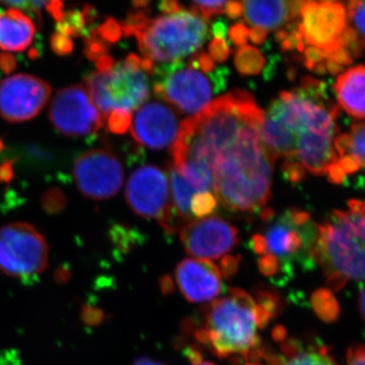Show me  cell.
I'll list each match as a JSON object with an SVG mask.
<instances>
[{
  "label": "cell",
  "instance_id": "cell-1",
  "mask_svg": "<svg viewBox=\"0 0 365 365\" xmlns=\"http://www.w3.org/2000/svg\"><path fill=\"white\" fill-rule=\"evenodd\" d=\"M262 117L264 112L248 91H232L216 98L181 124L170 150L175 169L199 193L212 191L211 160L234 143L247 125Z\"/></svg>",
  "mask_w": 365,
  "mask_h": 365
},
{
  "label": "cell",
  "instance_id": "cell-2",
  "mask_svg": "<svg viewBox=\"0 0 365 365\" xmlns=\"http://www.w3.org/2000/svg\"><path fill=\"white\" fill-rule=\"evenodd\" d=\"M264 117L245 127L239 137L212 158V192L232 212H255L268 202L274 158L262 139Z\"/></svg>",
  "mask_w": 365,
  "mask_h": 365
},
{
  "label": "cell",
  "instance_id": "cell-3",
  "mask_svg": "<svg viewBox=\"0 0 365 365\" xmlns=\"http://www.w3.org/2000/svg\"><path fill=\"white\" fill-rule=\"evenodd\" d=\"M339 112L329 101L326 83L304 76L299 88L280 93L264 113L262 139L275 158L294 160L299 137L309 132L337 134Z\"/></svg>",
  "mask_w": 365,
  "mask_h": 365
},
{
  "label": "cell",
  "instance_id": "cell-4",
  "mask_svg": "<svg viewBox=\"0 0 365 365\" xmlns=\"http://www.w3.org/2000/svg\"><path fill=\"white\" fill-rule=\"evenodd\" d=\"M277 312L270 300L253 299L245 290L230 288L227 297L213 300L204 309L202 324L194 335L215 356L247 361L261 347L258 331Z\"/></svg>",
  "mask_w": 365,
  "mask_h": 365
},
{
  "label": "cell",
  "instance_id": "cell-5",
  "mask_svg": "<svg viewBox=\"0 0 365 365\" xmlns=\"http://www.w3.org/2000/svg\"><path fill=\"white\" fill-rule=\"evenodd\" d=\"M265 225L252 237V248L258 256L260 272L267 277H292L297 271L316 265L314 246L318 225L306 211L292 208L275 216L272 209H263Z\"/></svg>",
  "mask_w": 365,
  "mask_h": 365
},
{
  "label": "cell",
  "instance_id": "cell-6",
  "mask_svg": "<svg viewBox=\"0 0 365 365\" xmlns=\"http://www.w3.org/2000/svg\"><path fill=\"white\" fill-rule=\"evenodd\" d=\"M349 210H335L318 225L314 246L316 265L325 274L327 285L335 292L350 280L364 278V202L351 199Z\"/></svg>",
  "mask_w": 365,
  "mask_h": 365
},
{
  "label": "cell",
  "instance_id": "cell-7",
  "mask_svg": "<svg viewBox=\"0 0 365 365\" xmlns=\"http://www.w3.org/2000/svg\"><path fill=\"white\" fill-rule=\"evenodd\" d=\"M121 25L122 33L134 36L143 58L165 63L198 51L209 39L207 21L199 14L181 11L151 19L148 7H134Z\"/></svg>",
  "mask_w": 365,
  "mask_h": 365
},
{
  "label": "cell",
  "instance_id": "cell-8",
  "mask_svg": "<svg viewBox=\"0 0 365 365\" xmlns=\"http://www.w3.org/2000/svg\"><path fill=\"white\" fill-rule=\"evenodd\" d=\"M155 64L136 54L113 63L105 71L88 74V95L103 117L121 110L131 113L150 97V76Z\"/></svg>",
  "mask_w": 365,
  "mask_h": 365
},
{
  "label": "cell",
  "instance_id": "cell-9",
  "mask_svg": "<svg viewBox=\"0 0 365 365\" xmlns=\"http://www.w3.org/2000/svg\"><path fill=\"white\" fill-rule=\"evenodd\" d=\"M153 76L157 97L184 114H198L207 107L213 93L225 88L228 69L222 67L207 76L198 69L185 67V62L177 60L155 66Z\"/></svg>",
  "mask_w": 365,
  "mask_h": 365
},
{
  "label": "cell",
  "instance_id": "cell-10",
  "mask_svg": "<svg viewBox=\"0 0 365 365\" xmlns=\"http://www.w3.org/2000/svg\"><path fill=\"white\" fill-rule=\"evenodd\" d=\"M49 249L44 235L26 222L0 227V271L9 277L32 281L44 272Z\"/></svg>",
  "mask_w": 365,
  "mask_h": 365
},
{
  "label": "cell",
  "instance_id": "cell-11",
  "mask_svg": "<svg viewBox=\"0 0 365 365\" xmlns=\"http://www.w3.org/2000/svg\"><path fill=\"white\" fill-rule=\"evenodd\" d=\"M125 197L134 213L157 220L167 234L180 230L170 203L168 178L157 165H144L134 170L127 182Z\"/></svg>",
  "mask_w": 365,
  "mask_h": 365
},
{
  "label": "cell",
  "instance_id": "cell-12",
  "mask_svg": "<svg viewBox=\"0 0 365 365\" xmlns=\"http://www.w3.org/2000/svg\"><path fill=\"white\" fill-rule=\"evenodd\" d=\"M73 179L83 195L93 200H105L116 195L121 188L123 165L114 151L95 148L76 158Z\"/></svg>",
  "mask_w": 365,
  "mask_h": 365
},
{
  "label": "cell",
  "instance_id": "cell-13",
  "mask_svg": "<svg viewBox=\"0 0 365 365\" xmlns=\"http://www.w3.org/2000/svg\"><path fill=\"white\" fill-rule=\"evenodd\" d=\"M53 126L68 137L91 135L102 128L104 117L88 95L86 86L62 88L52 101L49 111Z\"/></svg>",
  "mask_w": 365,
  "mask_h": 365
},
{
  "label": "cell",
  "instance_id": "cell-14",
  "mask_svg": "<svg viewBox=\"0 0 365 365\" xmlns=\"http://www.w3.org/2000/svg\"><path fill=\"white\" fill-rule=\"evenodd\" d=\"M187 253L199 260H220L239 244V232L232 223L216 216L194 220L180 228Z\"/></svg>",
  "mask_w": 365,
  "mask_h": 365
},
{
  "label": "cell",
  "instance_id": "cell-15",
  "mask_svg": "<svg viewBox=\"0 0 365 365\" xmlns=\"http://www.w3.org/2000/svg\"><path fill=\"white\" fill-rule=\"evenodd\" d=\"M51 88L31 74H14L0 81V116L11 123L29 121L47 105Z\"/></svg>",
  "mask_w": 365,
  "mask_h": 365
},
{
  "label": "cell",
  "instance_id": "cell-16",
  "mask_svg": "<svg viewBox=\"0 0 365 365\" xmlns=\"http://www.w3.org/2000/svg\"><path fill=\"white\" fill-rule=\"evenodd\" d=\"M299 30L304 42L322 51L340 49V36L345 30L346 11L338 1H304Z\"/></svg>",
  "mask_w": 365,
  "mask_h": 365
},
{
  "label": "cell",
  "instance_id": "cell-17",
  "mask_svg": "<svg viewBox=\"0 0 365 365\" xmlns=\"http://www.w3.org/2000/svg\"><path fill=\"white\" fill-rule=\"evenodd\" d=\"M130 129L136 143L151 150H165L174 145L179 135V120L170 107L150 102L137 110Z\"/></svg>",
  "mask_w": 365,
  "mask_h": 365
},
{
  "label": "cell",
  "instance_id": "cell-18",
  "mask_svg": "<svg viewBox=\"0 0 365 365\" xmlns=\"http://www.w3.org/2000/svg\"><path fill=\"white\" fill-rule=\"evenodd\" d=\"M273 338L278 343V351L260 347L251 360H263L265 365H338L326 346L288 338L284 329L277 327Z\"/></svg>",
  "mask_w": 365,
  "mask_h": 365
},
{
  "label": "cell",
  "instance_id": "cell-19",
  "mask_svg": "<svg viewBox=\"0 0 365 365\" xmlns=\"http://www.w3.org/2000/svg\"><path fill=\"white\" fill-rule=\"evenodd\" d=\"M176 282L185 299L191 302L213 300L222 290V274L211 261L185 259L177 266Z\"/></svg>",
  "mask_w": 365,
  "mask_h": 365
},
{
  "label": "cell",
  "instance_id": "cell-20",
  "mask_svg": "<svg viewBox=\"0 0 365 365\" xmlns=\"http://www.w3.org/2000/svg\"><path fill=\"white\" fill-rule=\"evenodd\" d=\"M35 34V24L20 9L7 7L0 11V49L24 51L32 44Z\"/></svg>",
  "mask_w": 365,
  "mask_h": 365
},
{
  "label": "cell",
  "instance_id": "cell-21",
  "mask_svg": "<svg viewBox=\"0 0 365 365\" xmlns=\"http://www.w3.org/2000/svg\"><path fill=\"white\" fill-rule=\"evenodd\" d=\"M364 66L360 64L341 73L334 85L341 108L361 121L364 118Z\"/></svg>",
  "mask_w": 365,
  "mask_h": 365
},
{
  "label": "cell",
  "instance_id": "cell-22",
  "mask_svg": "<svg viewBox=\"0 0 365 365\" xmlns=\"http://www.w3.org/2000/svg\"><path fill=\"white\" fill-rule=\"evenodd\" d=\"M242 6L247 23L264 30H275L294 21L290 1H245Z\"/></svg>",
  "mask_w": 365,
  "mask_h": 365
},
{
  "label": "cell",
  "instance_id": "cell-23",
  "mask_svg": "<svg viewBox=\"0 0 365 365\" xmlns=\"http://www.w3.org/2000/svg\"><path fill=\"white\" fill-rule=\"evenodd\" d=\"M168 174H169L170 186H172V207L174 211L175 217H176L180 228L182 225L192 222L191 210H190V204H191L192 197L198 193L195 189L185 181L181 175L175 169L172 162L168 163Z\"/></svg>",
  "mask_w": 365,
  "mask_h": 365
},
{
  "label": "cell",
  "instance_id": "cell-24",
  "mask_svg": "<svg viewBox=\"0 0 365 365\" xmlns=\"http://www.w3.org/2000/svg\"><path fill=\"white\" fill-rule=\"evenodd\" d=\"M235 66L242 76H257L265 66V57L257 48L245 45L235 53Z\"/></svg>",
  "mask_w": 365,
  "mask_h": 365
},
{
  "label": "cell",
  "instance_id": "cell-25",
  "mask_svg": "<svg viewBox=\"0 0 365 365\" xmlns=\"http://www.w3.org/2000/svg\"><path fill=\"white\" fill-rule=\"evenodd\" d=\"M312 304L317 314L324 321H336L339 317L340 307L332 292L328 289H319L312 297Z\"/></svg>",
  "mask_w": 365,
  "mask_h": 365
},
{
  "label": "cell",
  "instance_id": "cell-26",
  "mask_svg": "<svg viewBox=\"0 0 365 365\" xmlns=\"http://www.w3.org/2000/svg\"><path fill=\"white\" fill-rule=\"evenodd\" d=\"M217 200L211 192H201L192 197L190 210L192 217L195 220H202L206 216L215 212Z\"/></svg>",
  "mask_w": 365,
  "mask_h": 365
},
{
  "label": "cell",
  "instance_id": "cell-27",
  "mask_svg": "<svg viewBox=\"0 0 365 365\" xmlns=\"http://www.w3.org/2000/svg\"><path fill=\"white\" fill-rule=\"evenodd\" d=\"M364 121L356 122L351 126V148L350 155L359 160L362 168H364Z\"/></svg>",
  "mask_w": 365,
  "mask_h": 365
},
{
  "label": "cell",
  "instance_id": "cell-28",
  "mask_svg": "<svg viewBox=\"0 0 365 365\" xmlns=\"http://www.w3.org/2000/svg\"><path fill=\"white\" fill-rule=\"evenodd\" d=\"M227 4V1H193L190 11L199 14L208 23L213 16L225 14Z\"/></svg>",
  "mask_w": 365,
  "mask_h": 365
},
{
  "label": "cell",
  "instance_id": "cell-29",
  "mask_svg": "<svg viewBox=\"0 0 365 365\" xmlns=\"http://www.w3.org/2000/svg\"><path fill=\"white\" fill-rule=\"evenodd\" d=\"M131 113L116 110L107 116V125L113 133L123 134L130 128Z\"/></svg>",
  "mask_w": 365,
  "mask_h": 365
},
{
  "label": "cell",
  "instance_id": "cell-30",
  "mask_svg": "<svg viewBox=\"0 0 365 365\" xmlns=\"http://www.w3.org/2000/svg\"><path fill=\"white\" fill-rule=\"evenodd\" d=\"M347 16L356 26V32L364 39V2L349 1L347 4Z\"/></svg>",
  "mask_w": 365,
  "mask_h": 365
},
{
  "label": "cell",
  "instance_id": "cell-31",
  "mask_svg": "<svg viewBox=\"0 0 365 365\" xmlns=\"http://www.w3.org/2000/svg\"><path fill=\"white\" fill-rule=\"evenodd\" d=\"M43 207L48 212L61 211L66 206V196L59 189H50L42 197Z\"/></svg>",
  "mask_w": 365,
  "mask_h": 365
},
{
  "label": "cell",
  "instance_id": "cell-32",
  "mask_svg": "<svg viewBox=\"0 0 365 365\" xmlns=\"http://www.w3.org/2000/svg\"><path fill=\"white\" fill-rule=\"evenodd\" d=\"M282 172L285 179L292 182H299L306 177V169L294 160H285Z\"/></svg>",
  "mask_w": 365,
  "mask_h": 365
},
{
  "label": "cell",
  "instance_id": "cell-33",
  "mask_svg": "<svg viewBox=\"0 0 365 365\" xmlns=\"http://www.w3.org/2000/svg\"><path fill=\"white\" fill-rule=\"evenodd\" d=\"M208 50L209 54H210L209 56L211 57V59L213 61L220 62V63L225 62L230 56V47H228L225 40L223 39L215 38V39L211 40V42L209 43Z\"/></svg>",
  "mask_w": 365,
  "mask_h": 365
},
{
  "label": "cell",
  "instance_id": "cell-34",
  "mask_svg": "<svg viewBox=\"0 0 365 365\" xmlns=\"http://www.w3.org/2000/svg\"><path fill=\"white\" fill-rule=\"evenodd\" d=\"M228 35H230V41H232L235 45L242 47V46L246 45V43L248 42L250 31L246 26L239 23L235 24V25L230 29Z\"/></svg>",
  "mask_w": 365,
  "mask_h": 365
},
{
  "label": "cell",
  "instance_id": "cell-35",
  "mask_svg": "<svg viewBox=\"0 0 365 365\" xmlns=\"http://www.w3.org/2000/svg\"><path fill=\"white\" fill-rule=\"evenodd\" d=\"M304 66L309 71H313L314 67L319 62L327 58L326 52L322 51L316 47H307L304 49Z\"/></svg>",
  "mask_w": 365,
  "mask_h": 365
},
{
  "label": "cell",
  "instance_id": "cell-36",
  "mask_svg": "<svg viewBox=\"0 0 365 365\" xmlns=\"http://www.w3.org/2000/svg\"><path fill=\"white\" fill-rule=\"evenodd\" d=\"M53 50L59 55H66L71 52L73 44L71 38L66 37L61 34L56 33L52 37L51 42Z\"/></svg>",
  "mask_w": 365,
  "mask_h": 365
},
{
  "label": "cell",
  "instance_id": "cell-37",
  "mask_svg": "<svg viewBox=\"0 0 365 365\" xmlns=\"http://www.w3.org/2000/svg\"><path fill=\"white\" fill-rule=\"evenodd\" d=\"M348 365H364L365 349L362 344H355L349 347L346 355Z\"/></svg>",
  "mask_w": 365,
  "mask_h": 365
},
{
  "label": "cell",
  "instance_id": "cell-38",
  "mask_svg": "<svg viewBox=\"0 0 365 365\" xmlns=\"http://www.w3.org/2000/svg\"><path fill=\"white\" fill-rule=\"evenodd\" d=\"M327 58L332 59L336 63L339 64L340 66H349L353 63V58L347 49L340 48L337 51L332 53H326ZM326 58V59H327Z\"/></svg>",
  "mask_w": 365,
  "mask_h": 365
},
{
  "label": "cell",
  "instance_id": "cell-39",
  "mask_svg": "<svg viewBox=\"0 0 365 365\" xmlns=\"http://www.w3.org/2000/svg\"><path fill=\"white\" fill-rule=\"evenodd\" d=\"M338 165H340L341 169L344 170L345 174H354L359 170L364 169L359 160L353 158L352 155H345V157L341 158L338 160Z\"/></svg>",
  "mask_w": 365,
  "mask_h": 365
},
{
  "label": "cell",
  "instance_id": "cell-40",
  "mask_svg": "<svg viewBox=\"0 0 365 365\" xmlns=\"http://www.w3.org/2000/svg\"><path fill=\"white\" fill-rule=\"evenodd\" d=\"M326 174L328 175L329 181L333 182V184L341 185L346 180L344 170L341 169L338 163H333L332 165H330Z\"/></svg>",
  "mask_w": 365,
  "mask_h": 365
},
{
  "label": "cell",
  "instance_id": "cell-41",
  "mask_svg": "<svg viewBox=\"0 0 365 365\" xmlns=\"http://www.w3.org/2000/svg\"><path fill=\"white\" fill-rule=\"evenodd\" d=\"M225 13H227L228 18L235 20L239 19L244 14V6L242 2L240 1H227L225 6Z\"/></svg>",
  "mask_w": 365,
  "mask_h": 365
},
{
  "label": "cell",
  "instance_id": "cell-42",
  "mask_svg": "<svg viewBox=\"0 0 365 365\" xmlns=\"http://www.w3.org/2000/svg\"><path fill=\"white\" fill-rule=\"evenodd\" d=\"M158 9L160 11H163V14H173L184 11L185 7L182 6L179 2L174 1V0H165V1H162L158 4Z\"/></svg>",
  "mask_w": 365,
  "mask_h": 365
},
{
  "label": "cell",
  "instance_id": "cell-43",
  "mask_svg": "<svg viewBox=\"0 0 365 365\" xmlns=\"http://www.w3.org/2000/svg\"><path fill=\"white\" fill-rule=\"evenodd\" d=\"M211 33L213 34L215 38H218V39H223L227 37V24L225 20L216 21L215 24L212 25V28H211Z\"/></svg>",
  "mask_w": 365,
  "mask_h": 365
},
{
  "label": "cell",
  "instance_id": "cell-44",
  "mask_svg": "<svg viewBox=\"0 0 365 365\" xmlns=\"http://www.w3.org/2000/svg\"><path fill=\"white\" fill-rule=\"evenodd\" d=\"M267 36V31L254 26V28L250 31L249 37L251 38L252 42L255 43V44L260 45L265 42Z\"/></svg>",
  "mask_w": 365,
  "mask_h": 365
},
{
  "label": "cell",
  "instance_id": "cell-45",
  "mask_svg": "<svg viewBox=\"0 0 365 365\" xmlns=\"http://www.w3.org/2000/svg\"><path fill=\"white\" fill-rule=\"evenodd\" d=\"M0 67L4 71L11 72L16 67V60L11 55L1 54L0 55Z\"/></svg>",
  "mask_w": 365,
  "mask_h": 365
},
{
  "label": "cell",
  "instance_id": "cell-46",
  "mask_svg": "<svg viewBox=\"0 0 365 365\" xmlns=\"http://www.w3.org/2000/svg\"><path fill=\"white\" fill-rule=\"evenodd\" d=\"M325 66L326 71L330 72L333 76H336V74L341 73L343 71V67L330 58L325 59Z\"/></svg>",
  "mask_w": 365,
  "mask_h": 365
},
{
  "label": "cell",
  "instance_id": "cell-47",
  "mask_svg": "<svg viewBox=\"0 0 365 365\" xmlns=\"http://www.w3.org/2000/svg\"><path fill=\"white\" fill-rule=\"evenodd\" d=\"M132 365H165V364H160V362L155 361V360L148 359V357H143V359H136L135 361H134L133 364H132Z\"/></svg>",
  "mask_w": 365,
  "mask_h": 365
},
{
  "label": "cell",
  "instance_id": "cell-48",
  "mask_svg": "<svg viewBox=\"0 0 365 365\" xmlns=\"http://www.w3.org/2000/svg\"><path fill=\"white\" fill-rule=\"evenodd\" d=\"M359 304L360 316H361V318L364 319V287H360Z\"/></svg>",
  "mask_w": 365,
  "mask_h": 365
},
{
  "label": "cell",
  "instance_id": "cell-49",
  "mask_svg": "<svg viewBox=\"0 0 365 365\" xmlns=\"http://www.w3.org/2000/svg\"><path fill=\"white\" fill-rule=\"evenodd\" d=\"M313 71L316 72L318 74H326V66L325 61L319 62V64H317L316 66L314 67Z\"/></svg>",
  "mask_w": 365,
  "mask_h": 365
},
{
  "label": "cell",
  "instance_id": "cell-50",
  "mask_svg": "<svg viewBox=\"0 0 365 365\" xmlns=\"http://www.w3.org/2000/svg\"><path fill=\"white\" fill-rule=\"evenodd\" d=\"M193 365H215V364H212V362L209 361H203V360H201V361L195 362V364H192Z\"/></svg>",
  "mask_w": 365,
  "mask_h": 365
},
{
  "label": "cell",
  "instance_id": "cell-51",
  "mask_svg": "<svg viewBox=\"0 0 365 365\" xmlns=\"http://www.w3.org/2000/svg\"><path fill=\"white\" fill-rule=\"evenodd\" d=\"M245 365H262V364H258V362H252V364H247Z\"/></svg>",
  "mask_w": 365,
  "mask_h": 365
}]
</instances>
